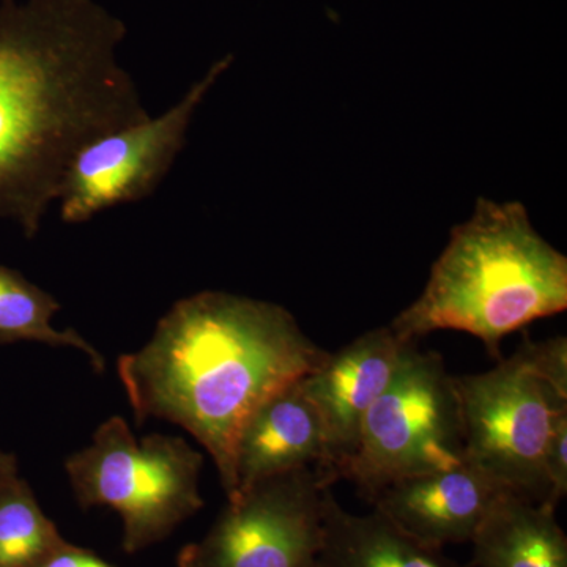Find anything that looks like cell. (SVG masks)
I'll list each match as a JSON object with an SVG mask.
<instances>
[{"label": "cell", "instance_id": "7a4b0ae2", "mask_svg": "<svg viewBox=\"0 0 567 567\" xmlns=\"http://www.w3.org/2000/svg\"><path fill=\"white\" fill-rule=\"evenodd\" d=\"M282 306L204 290L177 301L118 377L134 420L169 421L207 450L227 499L237 495L235 445L254 410L327 361Z\"/></svg>", "mask_w": 567, "mask_h": 567}, {"label": "cell", "instance_id": "2e32d148", "mask_svg": "<svg viewBox=\"0 0 567 567\" xmlns=\"http://www.w3.org/2000/svg\"><path fill=\"white\" fill-rule=\"evenodd\" d=\"M518 357L525 365L551 386L561 398L567 399V341L565 336L532 342L529 339L518 347Z\"/></svg>", "mask_w": 567, "mask_h": 567}, {"label": "cell", "instance_id": "7c38bea8", "mask_svg": "<svg viewBox=\"0 0 567 567\" xmlns=\"http://www.w3.org/2000/svg\"><path fill=\"white\" fill-rule=\"evenodd\" d=\"M557 507L502 492L472 537L473 567H567Z\"/></svg>", "mask_w": 567, "mask_h": 567}, {"label": "cell", "instance_id": "277c9868", "mask_svg": "<svg viewBox=\"0 0 567 567\" xmlns=\"http://www.w3.org/2000/svg\"><path fill=\"white\" fill-rule=\"evenodd\" d=\"M203 454L181 436L137 440L121 416H112L92 443L66 458L65 470L81 507L107 506L123 520V550L136 554L162 543L203 509Z\"/></svg>", "mask_w": 567, "mask_h": 567}, {"label": "cell", "instance_id": "ba28073f", "mask_svg": "<svg viewBox=\"0 0 567 567\" xmlns=\"http://www.w3.org/2000/svg\"><path fill=\"white\" fill-rule=\"evenodd\" d=\"M328 491L315 466L254 484L182 548L178 567H320Z\"/></svg>", "mask_w": 567, "mask_h": 567}, {"label": "cell", "instance_id": "30bf717a", "mask_svg": "<svg viewBox=\"0 0 567 567\" xmlns=\"http://www.w3.org/2000/svg\"><path fill=\"white\" fill-rule=\"evenodd\" d=\"M502 487L470 462L402 477L369 502L413 539L443 548L475 536Z\"/></svg>", "mask_w": 567, "mask_h": 567}, {"label": "cell", "instance_id": "e0dca14e", "mask_svg": "<svg viewBox=\"0 0 567 567\" xmlns=\"http://www.w3.org/2000/svg\"><path fill=\"white\" fill-rule=\"evenodd\" d=\"M548 505L557 507L567 494V405L559 409L544 453Z\"/></svg>", "mask_w": 567, "mask_h": 567}, {"label": "cell", "instance_id": "3957f363", "mask_svg": "<svg viewBox=\"0 0 567 567\" xmlns=\"http://www.w3.org/2000/svg\"><path fill=\"white\" fill-rule=\"evenodd\" d=\"M567 308V259L536 233L520 203L481 197L451 230L415 303L390 324L416 342L439 330L475 336L496 360L507 334Z\"/></svg>", "mask_w": 567, "mask_h": 567}, {"label": "cell", "instance_id": "d6986e66", "mask_svg": "<svg viewBox=\"0 0 567 567\" xmlns=\"http://www.w3.org/2000/svg\"><path fill=\"white\" fill-rule=\"evenodd\" d=\"M18 462L13 454L3 453L0 451V473L2 472H17Z\"/></svg>", "mask_w": 567, "mask_h": 567}, {"label": "cell", "instance_id": "6da1fadb", "mask_svg": "<svg viewBox=\"0 0 567 567\" xmlns=\"http://www.w3.org/2000/svg\"><path fill=\"white\" fill-rule=\"evenodd\" d=\"M125 39L96 0H0V221L25 238L82 147L151 117L118 61Z\"/></svg>", "mask_w": 567, "mask_h": 567}, {"label": "cell", "instance_id": "ac0fdd59", "mask_svg": "<svg viewBox=\"0 0 567 567\" xmlns=\"http://www.w3.org/2000/svg\"><path fill=\"white\" fill-rule=\"evenodd\" d=\"M37 567H114L100 558L95 551L66 543Z\"/></svg>", "mask_w": 567, "mask_h": 567}, {"label": "cell", "instance_id": "52a82bcc", "mask_svg": "<svg viewBox=\"0 0 567 567\" xmlns=\"http://www.w3.org/2000/svg\"><path fill=\"white\" fill-rule=\"evenodd\" d=\"M233 61V55H226L213 63L158 117L151 115L82 147L71 162L59 193L62 221L89 223L110 208L151 197L185 148L186 134L200 104Z\"/></svg>", "mask_w": 567, "mask_h": 567}, {"label": "cell", "instance_id": "9a60e30c", "mask_svg": "<svg viewBox=\"0 0 567 567\" xmlns=\"http://www.w3.org/2000/svg\"><path fill=\"white\" fill-rule=\"evenodd\" d=\"M65 544L18 470L0 473V567H37Z\"/></svg>", "mask_w": 567, "mask_h": 567}, {"label": "cell", "instance_id": "5b68a950", "mask_svg": "<svg viewBox=\"0 0 567 567\" xmlns=\"http://www.w3.org/2000/svg\"><path fill=\"white\" fill-rule=\"evenodd\" d=\"M465 461L456 380L435 352L406 346L385 391L364 417L360 443L342 480L365 498L402 477Z\"/></svg>", "mask_w": 567, "mask_h": 567}, {"label": "cell", "instance_id": "4fadbf2b", "mask_svg": "<svg viewBox=\"0 0 567 567\" xmlns=\"http://www.w3.org/2000/svg\"><path fill=\"white\" fill-rule=\"evenodd\" d=\"M320 567H461L443 548L413 539L379 511L347 513L330 491L324 495Z\"/></svg>", "mask_w": 567, "mask_h": 567}, {"label": "cell", "instance_id": "5bb4252c", "mask_svg": "<svg viewBox=\"0 0 567 567\" xmlns=\"http://www.w3.org/2000/svg\"><path fill=\"white\" fill-rule=\"evenodd\" d=\"M61 308L47 290L29 281L20 271L0 265V344L32 341L74 347L87 354L96 372H104L106 361L95 347L74 330L59 331L52 327V317Z\"/></svg>", "mask_w": 567, "mask_h": 567}, {"label": "cell", "instance_id": "8992f818", "mask_svg": "<svg viewBox=\"0 0 567 567\" xmlns=\"http://www.w3.org/2000/svg\"><path fill=\"white\" fill-rule=\"evenodd\" d=\"M465 461L511 494L547 502L544 453L559 409L567 405L517 353L483 374L454 377Z\"/></svg>", "mask_w": 567, "mask_h": 567}, {"label": "cell", "instance_id": "9c48e42d", "mask_svg": "<svg viewBox=\"0 0 567 567\" xmlns=\"http://www.w3.org/2000/svg\"><path fill=\"white\" fill-rule=\"evenodd\" d=\"M409 344L393 328H377L328 354L319 369L301 379L323 424L327 454L315 468L324 486L342 480L357 453L364 417L393 379Z\"/></svg>", "mask_w": 567, "mask_h": 567}, {"label": "cell", "instance_id": "8fae6325", "mask_svg": "<svg viewBox=\"0 0 567 567\" xmlns=\"http://www.w3.org/2000/svg\"><path fill=\"white\" fill-rule=\"evenodd\" d=\"M324 454L322 420L297 380L265 399L241 427L235 445L237 495L267 477L317 468Z\"/></svg>", "mask_w": 567, "mask_h": 567}]
</instances>
